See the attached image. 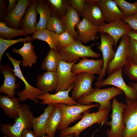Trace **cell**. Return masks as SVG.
<instances>
[{
  "label": "cell",
  "instance_id": "1",
  "mask_svg": "<svg viewBox=\"0 0 137 137\" xmlns=\"http://www.w3.org/2000/svg\"><path fill=\"white\" fill-rule=\"evenodd\" d=\"M19 116L15 123L0 124V130L8 137H22L23 131L26 129L32 128V120L34 116L33 112L26 104H20L19 109Z\"/></svg>",
  "mask_w": 137,
  "mask_h": 137
},
{
  "label": "cell",
  "instance_id": "2",
  "mask_svg": "<svg viewBox=\"0 0 137 137\" xmlns=\"http://www.w3.org/2000/svg\"><path fill=\"white\" fill-rule=\"evenodd\" d=\"M90 110L86 111L83 113L81 120L73 126L68 127L60 131V137H63L73 134L74 136H79L80 134L88 128L97 124L102 126L107 121L110 110H104L91 113Z\"/></svg>",
  "mask_w": 137,
  "mask_h": 137
},
{
  "label": "cell",
  "instance_id": "3",
  "mask_svg": "<svg viewBox=\"0 0 137 137\" xmlns=\"http://www.w3.org/2000/svg\"><path fill=\"white\" fill-rule=\"evenodd\" d=\"M123 93L120 89L114 86L103 89L96 88L92 93L82 97L77 101L83 105H89L93 102L97 103L99 105L98 111L110 110L111 100L115 96L122 94Z\"/></svg>",
  "mask_w": 137,
  "mask_h": 137
},
{
  "label": "cell",
  "instance_id": "4",
  "mask_svg": "<svg viewBox=\"0 0 137 137\" xmlns=\"http://www.w3.org/2000/svg\"><path fill=\"white\" fill-rule=\"evenodd\" d=\"M99 44L94 43L87 46L76 40L70 45L59 48L58 52L60 54L62 60L69 63L76 62L80 58L99 57L100 54L96 53L91 49L92 47Z\"/></svg>",
  "mask_w": 137,
  "mask_h": 137
},
{
  "label": "cell",
  "instance_id": "5",
  "mask_svg": "<svg viewBox=\"0 0 137 137\" xmlns=\"http://www.w3.org/2000/svg\"><path fill=\"white\" fill-rule=\"evenodd\" d=\"M6 55L13 66L14 71L15 75L22 81L25 85L24 89L16 93L20 101H24L29 99L33 101L35 103L38 104L39 101L37 97L44 93L39 88L31 85L27 81L22 73L20 67V64L22 60L14 59L7 53H6Z\"/></svg>",
  "mask_w": 137,
  "mask_h": 137
},
{
  "label": "cell",
  "instance_id": "6",
  "mask_svg": "<svg viewBox=\"0 0 137 137\" xmlns=\"http://www.w3.org/2000/svg\"><path fill=\"white\" fill-rule=\"evenodd\" d=\"M62 112L61 121L57 130L61 131L68 127L71 123L78 119H81L82 114L86 111L96 107L99 104H96L89 105H83L79 104L74 105H68L63 104H57Z\"/></svg>",
  "mask_w": 137,
  "mask_h": 137
},
{
  "label": "cell",
  "instance_id": "7",
  "mask_svg": "<svg viewBox=\"0 0 137 137\" xmlns=\"http://www.w3.org/2000/svg\"><path fill=\"white\" fill-rule=\"evenodd\" d=\"M125 105V104L118 101L115 97L112 99V112L110 116L111 120L105 124L110 126V128L106 131L107 137H122L125 127L123 119V112Z\"/></svg>",
  "mask_w": 137,
  "mask_h": 137
},
{
  "label": "cell",
  "instance_id": "8",
  "mask_svg": "<svg viewBox=\"0 0 137 137\" xmlns=\"http://www.w3.org/2000/svg\"><path fill=\"white\" fill-rule=\"evenodd\" d=\"M123 112L125 127L122 137H137V100L126 99Z\"/></svg>",
  "mask_w": 137,
  "mask_h": 137
},
{
  "label": "cell",
  "instance_id": "9",
  "mask_svg": "<svg viewBox=\"0 0 137 137\" xmlns=\"http://www.w3.org/2000/svg\"><path fill=\"white\" fill-rule=\"evenodd\" d=\"M123 69L112 72L106 79L95 84L96 88H100L105 86L111 85L121 90L124 94L126 99L132 100H137V93L132 87L127 84L122 76Z\"/></svg>",
  "mask_w": 137,
  "mask_h": 137
},
{
  "label": "cell",
  "instance_id": "10",
  "mask_svg": "<svg viewBox=\"0 0 137 137\" xmlns=\"http://www.w3.org/2000/svg\"><path fill=\"white\" fill-rule=\"evenodd\" d=\"M129 41L128 35L124 36L121 38L114 57L109 62L107 67L106 72L109 75L115 71L123 69L129 63Z\"/></svg>",
  "mask_w": 137,
  "mask_h": 137
},
{
  "label": "cell",
  "instance_id": "11",
  "mask_svg": "<svg viewBox=\"0 0 137 137\" xmlns=\"http://www.w3.org/2000/svg\"><path fill=\"white\" fill-rule=\"evenodd\" d=\"M95 78L94 75L86 72L77 74L74 82L71 97L75 100L90 94L94 90L92 84Z\"/></svg>",
  "mask_w": 137,
  "mask_h": 137
},
{
  "label": "cell",
  "instance_id": "12",
  "mask_svg": "<svg viewBox=\"0 0 137 137\" xmlns=\"http://www.w3.org/2000/svg\"><path fill=\"white\" fill-rule=\"evenodd\" d=\"M76 63H67L62 60L60 61L56 71L58 82L55 93L68 90L71 88L77 75L72 71L73 65Z\"/></svg>",
  "mask_w": 137,
  "mask_h": 137
},
{
  "label": "cell",
  "instance_id": "13",
  "mask_svg": "<svg viewBox=\"0 0 137 137\" xmlns=\"http://www.w3.org/2000/svg\"><path fill=\"white\" fill-rule=\"evenodd\" d=\"M99 36L100 43L97 48L102 53L104 63L102 72L95 84L103 80V78L106 75L108 64L113 59L115 53L113 49L115 42L113 38L109 35L105 33H100Z\"/></svg>",
  "mask_w": 137,
  "mask_h": 137
},
{
  "label": "cell",
  "instance_id": "14",
  "mask_svg": "<svg viewBox=\"0 0 137 137\" xmlns=\"http://www.w3.org/2000/svg\"><path fill=\"white\" fill-rule=\"evenodd\" d=\"M98 27L99 32L107 34L113 39L115 42L114 50L119 40L124 36L128 35L132 29L128 25L122 20L105 23Z\"/></svg>",
  "mask_w": 137,
  "mask_h": 137
},
{
  "label": "cell",
  "instance_id": "15",
  "mask_svg": "<svg viewBox=\"0 0 137 137\" xmlns=\"http://www.w3.org/2000/svg\"><path fill=\"white\" fill-rule=\"evenodd\" d=\"M0 72L4 77L3 84L0 87V93L5 94L13 98L17 93L15 90L19 86L16 82L17 77L9 63L0 65Z\"/></svg>",
  "mask_w": 137,
  "mask_h": 137
},
{
  "label": "cell",
  "instance_id": "16",
  "mask_svg": "<svg viewBox=\"0 0 137 137\" xmlns=\"http://www.w3.org/2000/svg\"><path fill=\"white\" fill-rule=\"evenodd\" d=\"M81 16L87 19L98 27L104 24L106 21L98 0H86Z\"/></svg>",
  "mask_w": 137,
  "mask_h": 137
},
{
  "label": "cell",
  "instance_id": "17",
  "mask_svg": "<svg viewBox=\"0 0 137 137\" xmlns=\"http://www.w3.org/2000/svg\"><path fill=\"white\" fill-rule=\"evenodd\" d=\"M74 83L68 90L58 92L55 94L45 93L37 97L38 99L41 100V105L55 104H63L68 105H74L79 103L71 97L69 96V92L72 89Z\"/></svg>",
  "mask_w": 137,
  "mask_h": 137
},
{
  "label": "cell",
  "instance_id": "18",
  "mask_svg": "<svg viewBox=\"0 0 137 137\" xmlns=\"http://www.w3.org/2000/svg\"><path fill=\"white\" fill-rule=\"evenodd\" d=\"M103 59L95 60L83 58L79 62L74 63L72 66V72L76 74L82 72H86L99 75L102 72Z\"/></svg>",
  "mask_w": 137,
  "mask_h": 137
},
{
  "label": "cell",
  "instance_id": "19",
  "mask_svg": "<svg viewBox=\"0 0 137 137\" xmlns=\"http://www.w3.org/2000/svg\"><path fill=\"white\" fill-rule=\"evenodd\" d=\"M31 1V0H18L16 6L7 14L3 22L10 28L19 29L23 17Z\"/></svg>",
  "mask_w": 137,
  "mask_h": 137
},
{
  "label": "cell",
  "instance_id": "20",
  "mask_svg": "<svg viewBox=\"0 0 137 137\" xmlns=\"http://www.w3.org/2000/svg\"><path fill=\"white\" fill-rule=\"evenodd\" d=\"M76 26L78 31L77 40L82 43H87L90 41L97 39V36L99 32L98 26L85 18Z\"/></svg>",
  "mask_w": 137,
  "mask_h": 137
},
{
  "label": "cell",
  "instance_id": "21",
  "mask_svg": "<svg viewBox=\"0 0 137 137\" xmlns=\"http://www.w3.org/2000/svg\"><path fill=\"white\" fill-rule=\"evenodd\" d=\"M37 1L31 0L20 24L21 29L28 35L33 34L36 31L35 26L38 13L36 9Z\"/></svg>",
  "mask_w": 137,
  "mask_h": 137
},
{
  "label": "cell",
  "instance_id": "22",
  "mask_svg": "<svg viewBox=\"0 0 137 137\" xmlns=\"http://www.w3.org/2000/svg\"><path fill=\"white\" fill-rule=\"evenodd\" d=\"M98 2L108 23L122 20L125 17L114 0H98Z\"/></svg>",
  "mask_w": 137,
  "mask_h": 137
},
{
  "label": "cell",
  "instance_id": "23",
  "mask_svg": "<svg viewBox=\"0 0 137 137\" xmlns=\"http://www.w3.org/2000/svg\"><path fill=\"white\" fill-rule=\"evenodd\" d=\"M58 82L56 72L46 71L37 76V86L44 93H48L55 90Z\"/></svg>",
  "mask_w": 137,
  "mask_h": 137
},
{
  "label": "cell",
  "instance_id": "24",
  "mask_svg": "<svg viewBox=\"0 0 137 137\" xmlns=\"http://www.w3.org/2000/svg\"><path fill=\"white\" fill-rule=\"evenodd\" d=\"M31 42H24L23 46L20 48H13L12 49L13 53H17L22 57L21 65L23 67H32L38 59L37 56L33 50L35 46Z\"/></svg>",
  "mask_w": 137,
  "mask_h": 137
},
{
  "label": "cell",
  "instance_id": "25",
  "mask_svg": "<svg viewBox=\"0 0 137 137\" xmlns=\"http://www.w3.org/2000/svg\"><path fill=\"white\" fill-rule=\"evenodd\" d=\"M19 98H12L7 95L0 96V107L4 113L9 118L16 119L19 116L20 104Z\"/></svg>",
  "mask_w": 137,
  "mask_h": 137
},
{
  "label": "cell",
  "instance_id": "26",
  "mask_svg": "<svg viewBox=\"0 0 137 137\" xmlns=\"http://www.w3.org/2000/svg\"><path fill=\"white\" fill-rule=\"evenodd\" d=\"M54 107V104H49L44 110L43 113L32 120V128L36 137H43L46 134L45 127L48 119Z\"/></svg>",
  "mask_w": 137,
  "mask_h": 137
},
{
  "label": "cell",
  "instance_id": "27",
  "mask_svg": "<svg viewBox=\"0 0 137 137\" xmlns=\"http://www.w3.org/2000/svg\"><path fill=\"white\" fill-rule=\"evenodd\" d=\"M67 31L75 40H77L78 31L76 30V26L81 20L77 12L70 6L66 12L61 18Z\"/></svg>",
  "mask_w": 137,
  "mask_h": 137
},
{
  "label": "cell",
  "instance_id": "28",
  "mask_svg": "<svg viewBox=\"0 0 137 137\" xmlns=\"http://www.w3.org/2000/svg\"><path fill=\"white\" fill-rule=\"evenodd\" d=\"M36 9L37 13L40 15L39 21L36 24V31H41L46 29L47 22L52 16L50 7L45 0H38Z\"/></svg>",
  "mask_w": 137,
  "mask_h": 137
},
{
  "label": "cell",
  "instance_id": "29",
  "mask_svg": "<svg viewBox=\"0 0 137 137\" xmlns=\"http://www.w3.org/2000/svg\"><path fill=\"white\" fill-rule=\"evenodd\" d=\"M54 109L47 120L45 127L46 134L54 136L62 119V113L57 104H54Z\"/></svg>",
  "mask_w": 137,
  "mask_h": 137
},
{
  "label": "cell",
  "instance_id": "30",
  "mask_svg": "<svg viewBox=\"0 0 137 137\" xmlns=\"http://www.w3.org/2000/svg\"><path fill=\"white\" fill-rule=\"evenodd\" d=\"M58 35L54 31L46 29L41 31H36L31 37L33 40L37 39L46 42L50 49L58 51L59 49L57 40Z\"/></svg>",
  "mask_w": 137,
  "mask_h": 137
},
{
  "label": "cell",
  "instance_id": "31",
  "mask_svg": "<svg viewBox=\"0 0 137 137\" xmlns=\"http://www.w3.org/2000/svg\"><path fill=\"white\" fill-rule=\"evenodd\" d=\"M61 60L60 53L50 49L42 63L41 68L43 70L56 72L59 63Z\"/></svg>",
  "mask_w": 137,
  "mask_h": 137
},
{
  "label": "cell",
  "instance_id": "32",
  "mask_svg": "<svg viewBox=\"0 0 137 137\" xmlns=\"http://www.w3.org/2000/svg\"><path fill=\"white\" fill-rule=\"evenodd\" d=\"M50 7L52 16L61 19L70 6L69 0H45Z\"/></svg>",
  "mask_w": 137,
  "mask_h": 137
},
{
  "label": "cell",
  "instance_id": "33",
  "mask_svg": "<svg viewBox=\"0 0 137 137\" xmlns=\"http://www.w3.org/2000/svg\"><path fill=\"white\" fill-rule=\"evenodd\" d=\"M27 35L23 30L10 28L4 22L0 21V37L6 39L11 40L16 37Z\"/></svg>",
  "mask_w": 137,
  "mask_h": 137
},
{
  "label": "cell",
  "instance_id": "34",
  "mask_svg": "<svg viewBox=\"0 0 137 137\" xmlns=\"http://www.w3.org/2000/svg\"><path fill=\"white\" fill-rule=\"evenodd\" d=\"M31 36L15 40H7L0 37V63L4 54L10 46L20 42H29L33 41Z\"/></svg>",
  "mask_w": 137,
  "mask_h": 137
},
{
  "label": "cell",
  "instance_id": "35",
  "mask_svg": "<svg viewBox=\"0 0 137 137\" xmlns=\"http://www.w3.org/2000/svg\"><path fill=\"white\" fill-rule=\"evenodd\" d=\"M125 17L134 14L137 12V3L128 2L124 0H114Z\"/></svg>",
  "mask_w": 137,
  "mask_h": 137
},
{
  "label": "cell",
  "instance_id": "36",
  "mask_svg": "<svg viewBox=\"0 0 137 137\" xmlns=\"http://www.w3.org/2000/svg\"><path fill=\"white\" fill-rule=\"evenodd\" d=\"M47 29L60 35L66 30L65 25L61 19L52 16L47 25Z\"/></svg>",
  "mask_w": 137,
  "mask_h": 137
},
{
  "label": "cell",
  "instance_id": "37",
  "mask_svg": "<svg viewBox=\"0 0 137 137\" xmlns=\"http://www.w3.org/2000/svg\"><path fill=\"white\" fill-rule=\"evenodd\" d=\"M129 40L128 62L137 65V41L129 37Z\"/></svg>",
  "mask_w": 137,
  "mask_h": 137
},
{
  "label": "cell",
  "instance_id": "38",
  "mask_svg": "<svg viewBox=\"0 0 137 137\" xmlns=\"http://www.w3.org/2000/svg\"><path fill=\"white\" fill-rule=\"evenodd\" d=\"M75 40L70 33L66 30L62 33L58 35L57 40L59 44V49L70 45Z\"/></svg>",
  "mask_w": 137,
  "mask_h": 137
},
{
  "label": "cell",
  "instance_id": "39",
  "mask_svg": "<svg viewBox=\"0 0 137 137\" xmlns=\"http://www.w3.org/2000/svg\"><path fill=\"white\" fill-rule=\"evenodd\" d=\"M124 74L131 80L137 81V65L129 63L123 68Z\"/></svg>",
  "mask_w": 137,
  "mask_h": 137
},
{
  "label": "cell",
  "instance_id": "40",
  "mask_svg": "<svg viewBox=\"0 0 137 137\" xmlns=\"http://www.w3.org/2000/svg\"><path fill=\"white\" fill-rule=\"evenodd\" d=\"M86 0H69L70 6L75 10L80 16L83 10Z\"/></svg>",
  "mask_w": 137,
  "mask_h": 137
},
{
  "label": "cell",
  "instance_id": "41",
  "mask_svg": "<svg viewBox=\"0 0 137 137\" xmlns=\"http://www.w3.org/2000/svg\"><path fill=\"white\" fill-rule=\"evenodd\" d=\"M132 29L137 31V12L130 16L125 17L122 20Z\"/></svg>",
  "mask_w": 137,
  "mask_h": 137
},
{
  "label": "cell",
  "instance_id": "42",
  "mask_svg": "<svg viewBox=\"0 0 137 137\" xmlns=\"http://www.w3.org/2000/svg\"><path fill=\"white\" fill-rule=\"evenodd\" d=\"M7 2L6 0H0V18L1 21L3 19L7 14Z\"/></svg>",
  "mask_w": 137,
  "mask_h": 137
},
{
  "label": "cell",
  "instance_id": "43",
  "mask_svg": "<svg viewBox=\"0 0 137 137\" xmlns=\"http://www.w3.org/2000/svg\"><path fill=\"white\" fill-rule=\"evenodd\" d=\"M18 0H9V4L7 8V14L11 12L16 6Z\"/></svg>",
  "mask_w": 137,
  "mask_h": 137
},
{
  "label": "cell",
  "instance_id": "44",
  "mask_svg": "<svg viewBox=\"0 0 137 137\" xmlns=\"http://www.w3.org/2000/svg\"><path fill=\"white\" fill-rule=\"evenodd\" d=\"M22 137H36L33 132L30 129H25L23 132Z\"/></svg>",
  "mask_w": 137,
  "mask_h": 137
},
{
  "label": "cell",
  "instance_id": "45",
  "mask_svg": "<svg viewBox=\"0 0 137 137\" xmlns=\"http://www.w3.org/2000/svg\"><path fill=\"white\" fill-rule=\"evenodd\" d=\"M128 35L131 38L137 41V31L132 29L128 33Z\"/></svg>",
  "mask_w": 137,
  "mask_h": 137
},
{
  "label": "cell",
  "instance_id": "46",
  "mask_svg": "<svg viewBox=\"0 0 137 137\" xmlns=\"http://www.w3.org/2000/svg\"><path fill=\"white\" fill-rule=\"evenodd\" d=\"M128 85L133 88L137 93V82H130L128 83Z\"/></svg>",
  "mask_w": 137,
  "mask_h": 137
},
{
  "label": "cell",
  "instance_id": "47",
  "mask_svg": "<svg viewBox=\"0 0 137 137\" xmlns=\"http://www.w3.org/2000/svg\"><path fill=\"white\" fill-rule=\"evenodd\" d=\"M74 136V134H70L68 135L63 137H73ZM43 137H55L54 136H51L49 135H45Z\"/></svg>",
  "mask_w": 137,
  "mask_h": 137
},
{
  "label": "cell",
  "instance_id": "48",
  "mask_svg": "<svg viewBox=\"0 0 137 137\" xmlns=\"http://www.w3.org/2000/svg\"><path fill=\"white\" fill-rule=\"evenodd\" d=\"M94 133L92 135L91 137H94ZM75 137H79V136H75Z\"/></svg>",
  "mask_w": 137,
  "mask_h": 137
},
{
  "label": "cell",
  "instance_id": "49",
  "mask_svg": "<svg viewBox=\"0 0 137 137\" xmlns=\"http://www.w3.org/2000/svg\"><path fill=\"white\" fill-rule=\"evenodd\" d=\"M2 137H8L7 136L4 135V136H3Z\"/></svg>",
  "mask_w": 137,
  "mask_h": 137
},
{
  "label": "cell",
  "instance_id": "50",
  "mask_svg": "<svg viewBox=\"0 0 137 137\" xmlns=\"http://www.w3.org/2000/svg\"><path fill=\"white\" fill-rule=\"evenodd\" d=\"M136 3H137V1H136Z\"/></svg>",
  "mask_w": 137,
  "mask_h": 137
}]
</instances>
